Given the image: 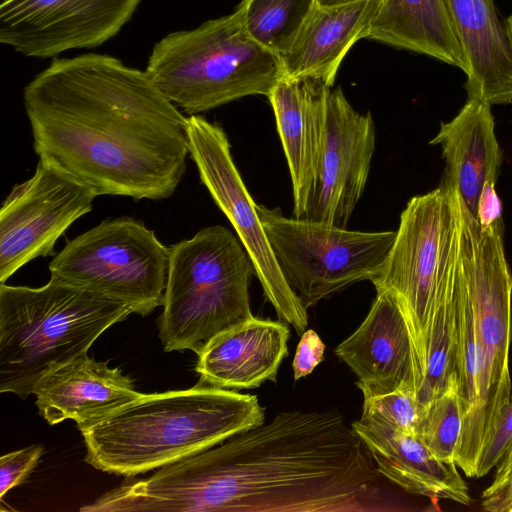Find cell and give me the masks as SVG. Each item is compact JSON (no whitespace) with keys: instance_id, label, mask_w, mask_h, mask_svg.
<instances>
[{"instance_id":"1","label":"cell","mask_w":512,"mask_h":512,"mask_svg":"<svg viewBox=\"0 0 512 512\" xmlns=\"http://www.w3.org/2000/svg\"><path fill=\"white\" fill-rule=\"evenodd\" d=\"M363 441L336 411L268 423L124 482L114 512H383L398 508Z\"/></svg>"},{"instance_id":"2","label":"cell","mask_w":512,"mask_h":512,"mask_svg":"<svg viewBox=\"0 0 512 512\" xmlns=\"http://www.w3.org/2000/svg\"><path fill=\"white\" fill-rule=\"evenodd\" d=\"M23 103L39 160L96 196L167 199L185 174L187 117L146 71L113 56L54 58Z\"/></svg>"},{"instance_id":"3","label":"cell","mask_w":512,"mask_h":512,"mask_svg":"<svg viewBox=\"0 0 512 512\" xmlns=\"http://www.w3.org/2000/svg\"><path fill=\"white\" fill-rule=\"evenodd\" d=\"M265 422L256 395L198 383L143 394L82 432L85 462L133 477L220 444Z\"/></svg>"},{"instance_id":"4","label":"cell","mask_w":512,"mask_h":512,"mask_svg":"<svg viewBox=\"0 0 512 512\" xmlns=\"http://www.w3.org/2000/svg\"><path fill=\"white\" fill-rule=\"evenodd\" d=\"M131 313L124 302L54 279L40 288L1 283L0 392L26 399Z\"/></svg>"},{"instance_id":"5","label":"cell","mask_w":512,"mask_h":512,"mask_svg":"<svg viewBox=\"0 0 512 512\" xmlns=\"http://www.w3.org/2000/svg\"><path fill=\"white\" fill-rule=\"evenodd\" d=\"M145 71L190 116L245 96H268L284 75L281 57L248 34L237 8L167 34L153 46Z\"/></svg>"},{"instance_id":"6","label":"cell","mask_w":512,"mask_h":512,"mask_svg":"<svg viewBox=\"0 0 512 512\" xmlns=\"http://www.w3.org/2000/svg\"><path fill=\"white\" fill-rule=\"evenodd\" d=\"M253 264L239 238L221 225L169 247L159 337L164 350L200 355L221 332L253 317Z\"/></svg>"},{"instance_id":"7","label":"cell","mask_w":512,"mask_h":512,"mask_svg":"<svg viewBox=\"0 0 512 512\" xmlns=\"http://www.w3.org/2000/svg\"><path fill=\"white\" fill-rule=\"evenodd\" d=\"M461 264L455 193L442 185L409 200L380 273L371 281L389 292L404 317L412 347L415 392L422 383L431 326Z\"/></svg>"},{"instance_id":"8","label":"cell","mask_w":512,"mask_h":512,"mask_svg":"<svg viewBox=\"0 0 512 512\" xmlns=\"http://www.w3.org/2000/svg\"><path fill=\"white\" fill-rule=\"evenodd\" d=\"M48 268L50 279L119 300L146 316L163 305L169 248L142 222L118 217L67 242Z\"/></svg>"},{"instance_id":"9","label":"cell","mask_w":512,"mask_h":512,"mask_svg":"<svg viewBox=\"0 0 512 512\" xmlns=\"http://www.w3.org/2000/svg\"><path fill=\"white\" fill-rule=\"evenodd\" d=\"M256 207L282 274L307 308L356 282L372 281L396 237V231H351Z\"/></svg>"},{"instance_id":"10","label":"cell","mask_w":512,"mask_h":512,"mask_svg":"<svg viewBox=\"0 0 512 512\" xmlns=\"http://www.w3.org/2000/svg\"><path fill=\"white\" fill-rule=\"evenodd\" d=\"M189 154L200 179L226 215L247 252L267 300L278 318L301 334L308 327L307 307L286 281L274 256L257 204L253 201L231 155L224 130L199 115L187 117Z\"/></svg>"},{"instance_id":"11","label":"cell","mask_w":512,"mask_h":512,"mask_svg":"<svg viewBox=\"0 0 512 512\" xmlns=\"http://www.w3.org/2000/svg\"><path fill=\"white\" fill-rule=\"evenodd\" d=\"M95 197L39 160L34 175L14 186L0 210V282L35 258L52 255L70 225L91 211Z\"/></svg>"},{"instance_id":"12","label":"cell","mask_w":512,"mask_h":512,"mask_svg":"<svg viewBox=\"0 0 512 512\" xmlns=\"http://www.w3.org/2000/svg\"><path fill=\"white\" fill-rule=\"evenodd\" d=\"M142 0H3L0 42L35 58L95 48L113 38Z\"/></svg>"},{"instance_id":"13","label":"cell","mask_w":512,"mask_h":512,"mask_svg":"<svg viewBox=\"0 0 512 512\" xmlns=\"http://www.w3.org/2000/svg\"><path fill=\"white\" fill-rule=\"evenodd\" d=\"M375 148L371 114H360L340 87L327 104L317 183L304 218L346 228L367 182Z\"/></svg>"},{"instance_id":"14","label":"cell","mask_w":512,"mask_h":512,"mask_svg":"<svg viewBox=\"0 0 512 512\" xmlns=\"http://www.w3.org/2000/svg\"><path fill=\"white\" fill-rule=\"evenodd\" d=\"M330 88L316 77L283 75L267 96L290 171L295 218L305 217L317 183Z\"/></svg>"},{"instance_id":"15","label":"cell","mask_w":512,"mask_h":512,"mask_svg":"<svg viewBox=\"0 0 512 512\" xmlns=\"http://www.w3.org/2000/svg\"><path fill=\"white\" fill-rule=\"evenodd\" d=\"M334 352L358 377L356 385L363 397L402 386L415 391L409 332L396 300L387 291H377L366 318Z\"/></svg>"},{"instance_id":"16","label":"cell","mask_w":512,"mask_h":512,"mask_svg":"<svg viewBox=\"0 0 512 512\" xmlns=\"http://www.w3.org/2000/svg\"><path fill=\"white\" fill-rule=\"evenodd\" d=\"M36 406L50 424L72 419L80 432L140 398L132 379L84 354L45 375L36 384Z\"/></svg>"},{"instance_id":"17","label":"cell","mask_w":512,"mask_h":512,"mask_svg":"<svg viewBox=\"0 0 512 512\" xmlns=\"http://www.w3.org/2000/svg\"><path fill=\"white\" fill-rule=\"evenodd\" d=\"M445 2L463 53L468 98L510 104L512 15L502 16L494 0Z\"/></svg>"},{"instance_id":"18","label":"cell","mask_w":512,"mask_h":512,"mask_svg":"<svg viewBox=\"0 0 512 512\" xmlns=\"http://www.w3.org/2000/svg\"><path fill=\"white\" fill-rule=\"evenodd\" d=\"M290 330L282 321L251 317L214 337L195 367L200 384L241 390L277 381L288 356Z\"/></svg>"},{"instance_id":"19","label":"cell","mask_w":512,"mask_h":512,"mask_svg":"<svg viewBox=\"0 0 512 512\" xmlns=\"http://www.w3.org/2000/svg\"><path fill=\"white\" fill-rule=\"evenodd\" d=\"M379 473L402 490L431 500L469 505L468 486L455 463L437 458L417 432L359 418L351 423Z\"/></svg>"},{"instance_id":"20","label":"cell","mask_w":512,"mask_h":512,"mask_svg":"<svg viewBox=\"0 0 512 512\" xmlns=\"http://www.w3.org/2000/svg\"><path fill=\"white\" fill-rule=\"evenodd\" d=\"M430 144L440 145L445 159L441 184L461 199L476 218L478 203L486 184H496L502 162L491 105L478 98H467L458 114L441 123Z\"/></svg>"},{"instance_id":"21","label":"cell","mask_w":512,"mask_h":512,"mask_svg":"<svg viewBox=\"0 0 512 512\" xmlns=\"http://www.w3.org/2000/svg\"><path fill=\"white\" fill-rule=\"evenodd\" d=\"M381 0H358L315 8L290 49L281 56L284 75L312 76L332 87L352 45L367 38Z\"/></svg>"},{"instance_id":"22","label":"cell","mask_w":512,"mask_h":512,"mask_svg":"<svg viewBox=\"0 0 512 512\" xmlns=\"http://www.w3.org/2000/svg\"><path fill=\"white\" fill-rule=\"evenodd\" d=\"M367 38L465 70L445 0H381Z\"/></svg>"},{"instance_id":"23","label":"cell","mask_w":512,"mask_h":512,"mask_svg":"<svg viewBox=\"0 0 512 512\" xmlns=\"http://www.w3.org/2000/svg\"><path fill=\"white\" fill-rule=\"evenodd\" d=\"M315 6L316 0H243L237 9L248 34L281 57Z\"/></svg>"},{"instance_id":"24","label":"cell","mask_w":512,"mask_h":512,"mask_svg":"<svg viewBox=\"0 0 512 512\" xmlns=\"http://www.w3.org/2000/svg\"><path fill=\"white\" fill-rule=\"evenodd\" d=\"M461 427L462 402L454 371L443 390L422 407L417 434L437 458L455 463Z\"/></svg>"},{"instance_id":"25","label":"cell","mask_w":512,"mask_h":512,"mask_svg":"<svg viewBox=\"0 0 512 512\" xmlns=\"http://www.w3.org/2000/svg\"><path fill=\"white\" fill-rule=\"evenodd\" d=\"M422 406L413 388L402 386L392 392L363 397L360 418L393 429L417 432Z\"/></svg>"},{"instance_id":"26","label":"cell","mask_w":512,"mask_h":512,"mask_svg":"<svg viewBox=\"0 0 512 512\" xmlns=\"http://www.w3.org/2000/svg\"><path fill=\"white\" fill-rule=\"evenodd\" d=\"M44 448L42 445L29 447L5 454L0 458V497L15 486L23 483L37 466Z\"/></svg>"},{"instance_id":"27","label":"cell","mask_w":512,"mask_h":512,"mask_svg":"<svg viewBox=\"0 0 512 512\" xmlns=\"http://www.w3.org/2000/svg\"><path fill=\"white\" fill-rule=\"evenodd\" d=\"M512 494V436L496 465L490 485L483 491L481 505L484 510L494 511L496 506Z\"/></svg>"},{"instance_id":"28","label":"cell","mask_w":512,"mask_h":512,"mask_svg":"<svg viewBox=\"0 0 512 512\" xmlns=\"http://www.w3.org/2000/svg\"><path fill=\"white\" fill-rule=\"evenodd\" d=\"M325 344L312 329H306L299 340L292 362L295 381L308 376L324 359Z\"/></svg>"},{"instance_id":"29","label":"cell","mask_w":512,"mask_h":512,"mask_svg":"<svg viewBox=\"0 0 512 512\" xmlns=\"http://www.w3.org/2000/svg\"><path fill=\"white\" fill-rule=\"evenodd\" d=\"M512 436V394L495 436L486 450L478 469L477 478L487 475L496 467Z\"/></svg>"},{"instance_id":"30","label":"cell","mask_w":512,"mask_h":512,"mask_svg":"<svg viewBox=\"0 0 512 512\" xmlns=\"http://www.w3.org/2000/svg\"><path fill=\"white\" fill-rule=\"evenodd\" d=\"M493 183L483 188L477 209L476 220L481 226H490L502 219V204Z\"/></svg>"},{"instance_id":"31","label":"cell","mask_w":512,"mask_h":512,"mask_svg":"<svg viewBox=\"0 0 512 512\" xmlns=\"http://www.w3.org/2000/svg\"><path fill=\"white\" fill-rule=\"evenodd\" d=\"M512 512V494L503 499L495 508V512Z\"/></svg>"},{"instance_id":"32","label":"cell","mask_w":512,"mask_h":512,"mask_svg":"<svg viewBox=\"0 0 512 512\" xmlns=\"http://www.w3.org/2000/svg\"><path fill=\"white\" fill-rule=\"evenodd\" d=\"M358 0H316V4L319 6H336L351 3Z\"/></svg>"}]
</instances>
